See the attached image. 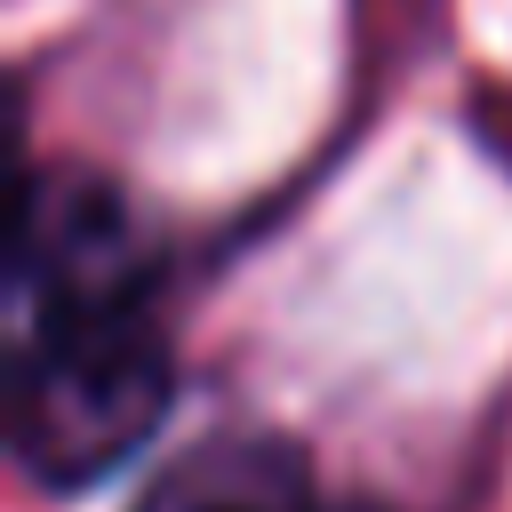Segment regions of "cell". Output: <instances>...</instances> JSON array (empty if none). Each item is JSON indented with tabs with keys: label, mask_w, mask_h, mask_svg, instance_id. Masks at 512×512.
I'll return each instance as SVG.
<instances>
[{
	"label": "cell",
	"mask_w": 512,
	"mask_h": 512,
	"mask_svg": "<svg viewBox=\"0 0 512 512\" xmlns=\"http://www.w3.org/2000/svg\"><path fill=\"white\" fill-rule=\"evenodd\" d=\"M176 392L152 320V240L88 168H40L8 256V456L40 488H96Z\"/></svg>",
	"instance_id": "1"
},
{
	"label": "cell",
	"mask_w": 512,
	"mask_h": 512,
	"mask_svg": "<svg viewBox=\"0 0 512 512\" xmlns=\"http://www.w3.org/2000/svg\"><path fill=\"white\" fill-rule=\"evenodd\" d=\"M136 512H312V472L272 432H216L176 456Z\"/></svg>",
	"instance_id": "2"
}]
</instances>
